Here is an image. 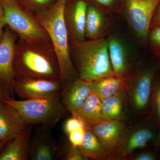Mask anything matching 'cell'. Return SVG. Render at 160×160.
Instances as JSON below:
<instances>
[{
	"label": "cell",
	"instance_id": "obj_1",
	"mask_svg": "<svg viewBox=\"0 0 160 160\" xmlns=\"http://www.w3.org/2000/svg\"><path fill=\"white\" fill-rule=\"evenodd\" d=\"M67 0H57L39 17L40 24L49 35L55 52L62 86L69 82L76 72L69 53L68 35L65 18Z\"/></svg>",
	"mask_w": 160,
	"mask_h": 160
},
{
	"label": "cell",
	"instance_id": "obj_2",
	"mask_svg": "<svg viewBox=\"0 0 160 160\" xmlns=\"http://www.w3.org/2000/svg\"><path fill=\"white\" fill-rule=\"evenodd\" d=\"M74 57L80 78L90 82L114 75L107 40L103 38L74 43Z\"/></svg>",
	"mask_w": 160,
	"mask_h": 160
},
{
	"label": "cell",
	"instance_id": "obj_3",
	"mask_svg": "<svg viewBox=\"0 0 160 160\" xmlns=\"http://www.w3.org/2000/svg\"><path fill=\"white\" fill-rule=\"evenodd\" d=\"M61 92L46 97L23 100L12 98L4 102L16 109L28 125L49 128L63 118L67 111L62 102Z\"/></svg>",
	"mask_w": 160,
	"mask_h": 160
},
{
	"label": "cell",
	"instance_id": "obj_4",
	"mask_svg": "<svg viewBox=\"0 0 160 160\" xmlns=\"http://www.w3.org/2000/svg\"><path fill=\"white\" fill-rule=\"evenodd\" d=\"M15 79L42 78L60 80L59 67L50 59L36 52H23L18 61H13Z\"/></svg>",
	"mask_w": 160,
	"mask_h": 160
},
{
	"label": "cell",
	"instance_id": "obj_5",
	"mask_svg": "<svg viewBox=\"0 0 160 160\" xmlns=\"http://www.w3.org/2000/svg\"><path fill=\"white\" fill-rule=\"evenodd\" d=\"M6 25L26 40L43 38L45 32L21 8L18 0H1Z\"/></svg>",
	"mask_w": 160,
	"mask_h": 160
},
{
	"label": "cell",
	"instance_id": "obj_6",
	"mask_svg": "<svg viewBox=\"0 0 160 160\" xmlns=\"http://www.w3.org/2000/svg\"><path fill=\"white\" fill-rule=\"evenodd\" d=\"M160 0H125V16L139 38L146 39L155 11Z\"/></svg>",
	"mask_w": 160,
	"mask_h": 160
},
{
	"label": "cell",
	"instance_id": "obj_7",
	"mask_svg": "<svg viewBox=\"0 0 160 160\" xmlns=\"http://www.w3.org/2000/svg\"><path fill=\"white\" fill-rule=\"evenodd\" d=\"M155 72L154 68H148L129 76L125 89L129 91L132 105L138 111H145L149 106Z\"/></svg>",
	"mask_w": 160,
	"mask_h": 160
},
{
	"label": "cell",
	"instance_id": "obj_8",
	"mask_svg": "<svg viewBox=\"0 0 160 160\" xmlns=\"http://www.w3.org/2000/svg\"><path fill=\"white\" fill-rule=\"evenodd\" d=\"M62 86L60 80L42 78H16L15 93L24 100L46 97L60 93Z\"/></svg>",
	"mask_w": 160,
	"mask_h": 160
},
{
	"label": "cell",
	"instance_id": "obj_9",
	"mask_svg": "<svg viewBox=\"0 0 160 160\" xmlns=\"http://www.w3.org/2000/svg\"><path fill=\"white\" fill-rule=\"evenodd\" d=\"M96 136L109 157L114 154L124 138L125 127L119 120H103L89 127Z\"/></svg>",
	"mask_w": 160,
	"mask_h": 160
},
{
	"label": "cell",
	"instance_id": "obj_10",
	"mask_svg": "<svg viewBox=\"0 0 160 160\" xmlns=\"http://www.w3.org/2000/svg\"><path fill=\"white\" fill-rule=\"evenodd\" d=\"M91 92V82L79 78L62 86L61 99L67 111L74 116Z\"/></svg>",
	"mask_w": 160,
	"mask_h": 160
},
{
	"label": "cell",
	"instance_id": "obj_11",
	"mask_svg": "<svg viewBox=\"0 0 160 160\" xmlns=\"http://www.w3.org/2000/svg\"><path fill=\"white\" fill-rule=\"evenodd\" d=\"M15 55L14 36L9 30H6L0 42V81L7 85L14 93Z\"/></svg>",
	"mask_w": 160,
	"mask_h": 160
},
{
	"label": "cell",
	"instance_id": "obj_12",
	"mask_svg": "<svg viewBox=\"0 0 160 160\" xmlns=\"http://www.w3.org/2000/svg\"><path fill=\"white\" fill-rule=\"evenodd\" d=\"M29 126L16 109L0 102V141L8 142Z\"/></svg>",
	"mask_w": 160,
	"mask_h": 160
},
{
	"label": "cell",
	"instance_id": "obj_13",
	"mask_svg": "<svg viewBox=\"0 0 160 160\" xmlns=\"http://www.w3.org/2000/svg\"><path fill=\"white\" fill-rule=\"evenodd\" d=\"M32 126H29L11 141L0 152V160L29 159Z\"/></svg>",
	"mask_w": 160,
	"mask_h": 160
},
{
	"label": "cell",
	"instance_id": "obj_14",
	"mask_svg": "<svg viewBox=\"0 0 160 160\" xmlns=\"http://www.w3.org/2000/svg\"><path fill=\"white\" fill-rule=\"evenodd\" d=\"M155 137L154 132L149 127H143L133 132L126 139L123 140L120 147L114 153L119 158L126 157L136 149L144 148Z\"/></svg>",
	"mask_w": 160,
	"mask_h": 160
},
{
	"label": "cell",
	"instance_id": "obj_15",
	"mask_svg": "<svg viewBox=\"0 0 160 160\" xmlns=\"http://www.w3.org/2000/svg\"><path fill=\"white\" fill-rule=\"evenodd\" d=\"M107 42L109 59L114 75L120 78L128 77V61L123 44L114 37L109 38Z\"/></svg>",
	"mask_w": 160,
	"mask_h": 160
},
{
	"label": "cell",
	"instance_id": "obj_16",
	"mask_svg": "<svg viewBox=\"0 0 160 160\" xmlns=\"http://www.w3.org/2000/svg\"><path fill=\"white\" fill-rule=\"evenodd\" d=\"M38 133L31 139L29 159L32 160H54L59 148L55 146L48 136Z\"/></svg>",
	"mask_w": 160,
	"mask_h": 160
},
{
	"label": "cell",
	"instance_id": "obj_17",
	"mask_svg": "<svg viewBox=\"0 0 160 160\" xmlns=\"http://www.w3.org/2000/svg\"><path fill=\"white\" fill-rule=\"evenodd\" d=\"M102 105V100L96 94L91 92L74 116L82 121L85 128H89L103 121Z\"/></svg>",
	"mask_w": 160,
	"mask_h": 160
},
{
	"label": "cell",
	"instance_id": "obj_18",
	"mask_svg": "<svg viewBox=\"0 0 160 160\" xmlns=\"http://www.w3.org/2000/svg\"><path fill=\"white\" fill-rule=\"evenodd\" d=\"M129 76L126 78L115 75L91 82L92 92L95 93L103 101L122 89H125Z\"/></svg>",
	"mask_w": 160,
	"mask_h": 160
},
{
	"label": "cell",
	"instance_id": "obj_19",
	"mask_svg": "<svg viewBox=\"0 0 160 160\" xmlns=\"http://www.w3.org/2000/svg\"><path fill=\"white\" fill-rule=\"evenodd\" d=\"M125 89L102 101L103 120H119L123 118Z\"/></svg>",
	"mask_w": 160,
	"mask_h": 160
},
{
	"label": "cell",
	"instance_id": "obj_20",
	"mask_svg": "<svg viewBox=\"0 0 160 160\" xmlns=\"http://www.w3.org/2000/svg\"><path fill=\"white\" fill-rule=\"evenodd\" d=\"M79 148L87 159L104 160L109 157L96 136L89 128H86L85 138Z\"/></svg>",
	"mask_w": 160,
	"mask_h": 160
},
{
	"label": "cell",
	"instance_id": "obj_21",
	"mask_svg": "<svg viewBox=\"0 0 160 160\" xmlns=\"http://www.w3.org/2000/svg\"><path fill=\"white\" fill-rule=\"evenodd\" d=\"M104 16L95 6H88L86 13L85 33L89 39H95L101 37L105 26Z\"/></svg>",
	"mask_w": 160,
	"mask_h": 160
},
{
	"label": "cell",
	"instance_id": "obj_22",
	"mask_svg": "<svg viewBox=\"0 0 160 160\" xmlns=\"http://www.w3.org/2000/svg\"><path fill=\"white\" fill-rule=\"evenodd\" d=\"M88 5L83 0H78L72 10V30L77 41H83L86 37L85 29Z\"/></svg>",
	"mask_w": 160,
	"mask_h": 160
},
{
	"label": "cell",
	"instance_id": "obj_23",
	"mask_svg": "<svg viewBox=\"0 0 160 160\" xmlns=\"http://www.w3.org/2000/svg\"><path fill=\"white\" fill-rule=\"evenodd\" d=\"M150 103L152 118L160 127V80L153 83Z\"/></svg>",
	"mask_w": 160,
	"mask_h": 160
},
{
	"label": "cell",
	"instance_id": "obj_24",
	"mask_svg": "<svg viewBox=\"0 0 160 160\" xmlns=\"http://www.w3.org/2000/svg\"><path fill=\"white\" fill-rule=\"evenodd\" d=\"M60 156L65 160H86L87 158L84 155L79 147L72 146L71 144L66 146L62 151H59Z\"/></svg>",
	"mask_w": 160,
	"mask_h": 160
},
{
	"label": "cell",
	"instance_id": "obj_25",
	"mask_svg": "<svg viewBox=\"0 0 160 160\" xmlns=\"http://www.w3.org/2000/svg\"><path fill=\"white\" fill-rule=\"evenodd\" d=\"M148 37L152 50L158 57L160 58V26L150 29Z\"/></svg>",
	"mask_w": 160,
	"mask_h": 160
},
{
	"label": "cell",
	"instance_id": "obj_26",
	"mask_svg": "<svg viewBox=\"0 0 160 160\" xmlns=\"http://www.w3.org/2000/svg\"><path fill=\"white\" fill-rule=\"evenodd\" d=\"M85 127L84 123L79 118L72 115L71 118L66 120L64 125V130L67 135L77 129Z\"/></svg>",
	"mask_w": 160,
	"mask_h": 160
},
{
	"label": "cell",
	"instance_id": "obj_27",
	"mask_svg": "<svg viewBox=\"0 0 160 160\" xmlns=\"http://www.w3.org/2000/svg\"><path fill=\"white\" fill-rule=\"evenodd\" d=\"M85 132L86 128L83 127L67 135L70 144L72 146L79 147L84 140Z\"/></svg>",
	"mask_w": 160,
	"mask_h": 160
},
{
	"label": "cell",
	"instance_id": "obj_28",
	"mask_svg": "<svg viewBox=\"0 0 160 160\" xmlns=\"http://www.w3.org/2000/svg\"><path fill=\"white\" fill-rule=\"evenodd\" d=\"M14 93L7 85L0 81V102L13 98Z\"/></svg>",
	"mask_w": 160,
	"mask_h": 160
},
{
	"label": "cell",
	"instance_id": "obj_29",
	"mask_svg": "<svg viewBox=\"0 0 160 160\" xmlns=\"http://www.w3.org/2000/svg\"><path fill=\"white\" fill-rule=\"evenodd\" d=\"M157 159L155 155L151 152L146 151L141 152L135 157V160H155Z\"/></svg>",
	"mask_w": 160,
	"mask_h": 160
},
{
	"label": "cell",
	"instance_id": "obj_30",
	"mask_svg": "<svg viewBox=\"0 0 160 160\" xmlns=\"http://www.w3.org/2000/svg\"><path fill=\"white\" fill-rule=\"evenodd\" d=\"M160 26V1L158 4L157 7L155 11L154 15L152 20L150 29L155 26Z\"/></svg>",
	"mask_w": 160,
	"mask_h": 160
},
{
	"label": "cell",
	"instance_id": "obj_31",
	"mask_svg": "<svg viewBox=\"0 0 160 160\" xmlns=\"http://www.w3.org/2000/svg\"><path fill=\"white\" fill-rule=\"evenodd\" d=\"M6 25V24L5 21L4 10L2 3L0 2V42L4 34V33H3V28Z\"/></svg>",
	"mask_w": 160,
	"mask_h": 160
},
{
	"label": "cell",
	"instance_id": "obj_32",
	"mask_svg": "<svg viewBox=\"0 0 160 160\" xmlns=\"http://www.w3.org/2000/svg\"><path fill=\"white\" fill-rule=\"evenodd\" d=\"M27 2L33 6H47L51 2L52 0H26Z\"/></svg>",
	"mask_w": 160,
	"mask_h": 160
},
{
	"label": "cell",
	"instance_id": "obj_33",
	"mask_svg": "<svg viewBox=\"0 0 160 160\" xmlns=\"http://www.w3.org/2000/svg\"><path fill=\"white\" fill-rule=\"evenodd\" d=\"M99 4L105 6H110L113 4L114 0H95Z\"/></svg>",
	"mask_w": 160,
	"mask_h": 160
},
{
	"label": "cell",
	"instance_id": "obj_34",
	"mask_svg": "<svg viewBox=\"0 0 160 160\" xmlns=\"http://www.w3.org/2000/svg\"><path fill=\"white\" fill-rule=\"evenodd\" d=\"M7 142H6L0 141V152L2 151V149L5 147L6 144H7Z\"/></svg>",
	"mask_w": 160,
	"mask_h": 160
},
{
	"label": "cell",
	"instance_id": "obj_35",
	"mask_svg": "<svg viewBox=\"0 0 160 160\" xmlns=\"http://www.w3.org/2000/svg\"><path fill=\"white\" fill-rule=\"evenodd\" d=\"M157 141L158 144L160 145V131L158 135L157 138Z\"/></svg>",
	"mask_w": 160,
	"mask_h": 160
},
{
	"label": "cell",
	"instance_id": "obj_36",
	"mask_svg": "<svg viewBox=\"0 0 160 160\" xmlns=\"http://www.w3.org/2000/svg\"><path fill=\"white\" fill-rule=\"evenodd\" d=\"M0 1H1V0H0Z\"/></svg>",
	"mask_w": 160,
	"mask_h": 160
}]
</instances>
